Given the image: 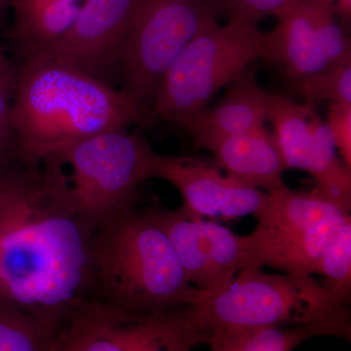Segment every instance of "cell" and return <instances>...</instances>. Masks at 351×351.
<instances>
[{
    "instance_id": "1",
    "label": "cell",
    "mask_w": 351,
    "mask_h": 351,
    "mask_svg": "<svg viewBox=\"0 0 351 351\" xmlns=\"http://www.w3.org/2000/svg\"><path fill=\"white\" fill-rule=\"evenodd\" d=\"M94 230L32 168L19 195L0 211V304L55 335L90 299Z\"/></svg>"
},
{
    "instance_id": "2",
    "label": "cell",
    "mask_w": 351,
    "mask_h": 351,
    "mask_svg": "<svg viewBox=\"0 0 351 351\" xmlns=\"http://www.w3.org/2000/svg\"><path fill=\"white\" fill-rule=\"evenodd\" d=\"M10 122L15 154L32 168L85 138L149 121L117 88L68 64L32 57L17 71Z\"/></svg>"
},
{
    "instance_id": "3",
    "label": "cell",
    "mask_w": 351,
    "mask_h": 351,
    "mask_svg": "<svg viewBox=\"0 0 351 351\" xmlns=\"http://www.w3.org/2000/svg\"><path fill=\"white\" fill-rule=\"evenodd\" d=\"M200 295L149 207H132L94 230L90 299L140 315L193 304Z\"/></svg>"
},
{
    "instance_id": "4",
    "label": "cell",
    "mask_w": 351,
    "mask_h": 351,
    "mask_svg": "<svg viewBox=\"0 0 351 351\" xmlns=\"http://www.w3.org/2000/svg\"><path fill=\"white\" fill-rule=\"evenodd\" d=\"M154 152L144 138L119 129L69 145L38 166L47 186L95 230L135 206Z\"/></svg>"
},
{
    "instance_id": "5",
    "label": "cell",
    "mask_w": 351,
    "mask_h": 351,
    "mask_svg": "<svg viewBox=\"0 0 351 351\" xmlns=\"http://www.w3.org/2000/svg\"><path fill=\"white\" fill-rule=\"evenodd\" d=\"M348 304L306 274L245 269L232 282L193 304L196 327L208 345L226 332L315 322L350 325Z\"/></svg>"
},
{
    "instance_id": "6",
    "label": "cell",
    "mask_w": 351,
    "mask_h": 351,
    "mask_svg": "<svg viewBox=\"0 0 351 351\" xmlns=\"http://www.w3.org/2000/svg\"><path fill=\"white\" fill-rule=\"evenodd\" d=\"M265 32L246 21L209 23L159 83L152 119L176 122L209 107L217 94L261 58Z\"/></svg>"
},
{
    "instance_id": "7",
    "label": "cell",
    "mask_w": 351,
    "mask_h": 351,
    "mask_svg": "<svg viewBox=\"0 0 351 351\" xmlns=\"http://www.w3.org/2000/svg\"><path fill=\"white\" fill-rule=\"evenodd\" d=\"M255 218V230L245 237L251 254L249 269L267 265L286 274L313 276L351 217L350 211L317 189L297 193L286 188L269 193Z\"/></svg>"
},
{
    "instance_id": "8",
    "label": "cell",
    "mask_w": 351,
    "mask_h": 351,
    "mask_svg": "<svg viewBox=\"0 0 351 351\" xmlns=\"http://www.w3.org/2000/svg\"><path fill=\"white\" fill-rule=\"evenodd\" d=\"M226 1L147 0L122 47L120 91L152 120L159 83L186 45L218 19Z\"/></svg>"
},
{
    "instance_id": "9",
    "label": "cell",
    "mask_w": 351,
    "mask_h": 351,
    "mask_svg": "<svg viewBox=\"0 0 351 351\" xmlns=\"http://www.w3.org/2000/svg\"><path fill=\"white\" fill-rule=\"evenodd\" d=\"M337 17L328 0H298L263 36L261 58L278 66L291 82L351 64L350 40Z\"/></svg>"
},
{
    "instance_id": "10",
    "label": "cell",
    "mask_w": 351,
    "mask_h": 351,
    "mask_svg": "<svg viewBox=\"0 0 351 351\" xmlns=\"http://www.w3.org/2000/svg\"><path fill=\"white\" fill-rule=\"evenodd\" d=\"M145 1L84 0L69 31L25 59L60 62L115 87L122 47Z\"/></svg>"
},
{
    "instance_id": "11",
    "label": "cell",
    "mask_w": 351,
    "mask_h": 351,
    "mask_svg": "<svg viewBox=\"0 0 351 351\" xmlns=\"http://www.w3.org/2000/svg\"><path fill=\"white\" fill-rule=\"evenodd\" d=\"M149 208L169 239L189 282L200 292H219L251 267L245 237L189 213L182 205L174 210L160 205Z\"/></svg>"
},
{
    "instance_id": "12",
    "label": "cell",
    "mask_w": 351,
    "mask_h": 351,
    "mask_svg": "<svg viewBox=\"0 0 351 351\" xmlns=\"http://www.w3.org/2000/svg\"><path fill=\"white\" fill-rule=\"evenodd\" d=\"M279 151L288 169L313 176L321 195L351 208V170L337 156L331 132L309 104L274 94L269 113Z\"/></svg>"
},
{
    "instance_id": "13",
    "label": "cell",
    "mask_w": 351,
    "mask_h": 351,
    "mask_svg": "<svg viewBox=\"0 0 351 351\" xmlns=\"http://www.w3.org/2000/svg\"><path fill=\"white\" fill-rule=\"evenodd\" d=\"M152 179L172 184L182 196V206L201 218L256 217L269 199V193L223 175L219 167L197 157L154 152L149 173Z\"/></svg>"
},
{
    "instance_id": "14",
    "label": "cell",
    "mask_w": 351,
    "mask_h": 351,
    "mask_svg": "<svg viewBox=\"0 0 351 351\" xmlns=\"http://www.w3.org/2000/svg\"><path fill=\"white\" fill-rule=\"evenodd\" d=\"M225 89L213 107L179 123L191 133L198 149L212 141L263 128L269 121L274 94L258 85L253 69H245Z\"/></svg>"
},
{
    "instance_id": "15",
    "label": "cell",
    "mask_w": 351,
    "mask_h": 351,
    "mask_svg": "<svg viewBox=\"0 0 351 351\" xmlns=\"http://www.w3.org/2000/svg\"><path fill=\"white\" fill-rule=\"evenodd\" d=\"M202 149L213 154L215 162L226 175L267 193L288 188L287 170L274 134L265 127L212 141Z\"/></svg>"
},
{
    "instance_id": "16",
    "label": "cell",
    "mask_w": 351,
    "mask_h": 351,
    "mask_svg": "<svg viewBox=\"0 0 351 351\" xmlns=\"http://www.w3.org/2000/svg\"><path fill=\"white\" fill-rule=\"evenodd\" d=\"M125 351H193L203 343L193 304L157 313H124Z\"/></svg>"
},
{
    "instance_id": "17",
    "label": "cell",
    "mask_w": 351,
    "mask_h": 351,
    "mask_svg": "<svg viewBox=\"0 0 351 351\" xmlns=\"http://www.w3.org/2000/svg\"><path fill=\"white\" fill-rule=\"evenodd\" d=\"M123 327V313L88 299L55 332L54 351H125Z\"/></svg>"
},
{
    "instance_id": "18",
    "label": "cell",
    "mask_w": 351,
    "mask_h": 351,
    "mask_svg": "<svg viewBox=\"0 0 351 351\" xmlns=\"http://www.w3.org/2000/svg\"><path fill=\"white\" fill-rule=\"evenodd\" d=\"M82 4L75 0H11L10 38L23 46L25 57L29 56L63 36Z\"/></svg>"
},
{
    "instance_id": "19",
    "label": "cell",
    "mask_w": 351,
    "mask_h": 351,
    "mask_svg": "<svg viewBox=\"0 0 351 351\" xmlns=\"http://www.w3.org/2000/svg\"><path fill=\"white\" fill-rule=\"evenodd\" d=\"M350 325L315 322L226 332L210 339L211 351H293L307 339L332 336L350 339Z\"/></svg>"
},
{
    "instance_id": "20",
    "label": "cell",
    "mask_w": 351,
    "mask_h": 351,
    "mask_svg": "<svg viewBox=\"0 0 351 351\" xmlns=\"http://www.w3.org/2000/svg\"><path fill=\"white\" fill-rule=\"evenodd\" d=\"M54 336L31 316L0 304V351H54Z\"/></svg>"
},
{
    "instance_id": "21",
    "label": "cell",
    "mask_w": 351,
    "mask_h": 351,
    "mask_svg": "<svg viewBox=\"0 0 351 351\" xmlns=\"http://www.w3.org/2000/svg\"><path fill=\"white\" fill-rule=\"evenodd\" d=\"M324 276V287L341 301L350 304L351 293V219L323 254L317 271Z\"/></svg>"
},
{
    "instance_id": "22",
    "label": "cell",
    "mask_w": 351,
    "mask_h": 351,
    "mask_svg": "<svg viewBox=\"0 0 351 351\" xmlns=\"http://www.w3.org/2000/svg\"><path fill=\"white\" fill-rule=\"evenodd\" d=\"M307 104H351V64H341L293 82Z\"/></svg>"
},
{
    "instance_id": "23",
    "label": "cell",
    "mask_w": 351,
    "mask_h": 351,
    "mask_svg": "<svg viewBox=\"0 0 351 351\" xmlns=\"http://www.w3.org/2000/svg\"><path fill=\"white\" fill-rule=\"evenodd\" d=\"M17 71L7 60L0 66V177L7 174L11 154H15L10 113Z\"/></svg>"
},
{
    "instance_id": "24",
    "label": "cell",
    "mask_w": 351,
    "mask_h": 351,
    "mask_svg": "<svg viewBox=\"0 0 351 351\" xmlns=\"http://www.w3.org/2000/svg\"><path fill=\"white\" fill-rule=\"evenodd\" d=\"M230 19L258 24L269 16L282 15L298 0H225Z\"/></svg>"
},
{
    "instance_id": "25",
    "label": "cell",
    "mask_w": 351,
    "mask_h": 351,
    "mask_svg": "<svg viewBox=\"0 0 351 351\" xmlns=\"http://www.w3.org/2000/svg\"><path fill=\"white\" fill-rule=\"evenodd\" d=\"M327 125L341 160L351 168V104H330Z\"/></svg>"
},
{
    "instance_id": "26",
    "label": "cell",
    "mask_w": 351,
    "mask_h": 351,
    "mask_svg": "<svg viewBox=\"0 0 351 351\" xmlns=\"http://www.w3.org/2000/svg\"><path fill=\"white\" fill-rule=\"evenodd\" d=\"M31 169L25 168L22 173H7L0 177V211L16 197L29 178Z\"/></svg>"
},
{
    "instance_id": "27",
    "label": "cell",
    "mask_w": 351,
    "mask_h": 351,
    "mask_svg": "<svg viewBox=\"0 0 351 351\" xmlns=\"http://www.w3.org/2000/svg\"><path fill=\"white\" fill-rule=\"evenodd\" d=\"M336 7L337 14L341 20L350 23L351 16V0H328Z\"/></svg>"
},
{
    "instance_id": "28",
    "label": "cell",
    "mask_w": 351,
    "mask_h": 351,
    "mask_svg": "<svg viewBox=\"0 0 351 351\" xmlns=\"http://www.w3.org/2000/svg\"><path fill=\"white\" fill-rule=\"evenodd\" d=\"M11 0H0V23L5 15L7 9L10 8Z\"/></svg>"
},
{
    "instance_id": "29",
    "label": "cell",
    "mask_w": 351,
    "mask_h": 351,
    "mask_svg": "<svg viewBox=\"0 0 351 351\" xmlns=\"http://www.w3.org/2000/svg\"><path fill=\"white\" fill-rule=\"evenodd\" d=\"M6 61V58L4 57L3 55L0 54V66H1L2 64L5 63Z\"/></svg>"
},
{
    "instance_id": "30",
    "label": "cell",
    "mask_w": 351,
    "mask_h": 351,
    "mask_svg": "<svg viewBox=\"0 0 351 351\" xmlns=\"http://www.w3.org/2000/svg\"><path fill=\"white\" fill-rule=\"evenodd\" d=\"M75 1L83 2V1H84V0H75Z\"/></svg>"
}]
</instances>
